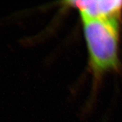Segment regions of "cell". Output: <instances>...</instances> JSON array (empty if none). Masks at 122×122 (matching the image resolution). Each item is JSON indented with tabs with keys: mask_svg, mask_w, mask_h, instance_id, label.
<instances>
[{
	"mask_svg": "<svg viewBox=\"0 0 122 122\" xmlns=\"http://www.w3.org/2000/svg\"><path fill=\"white\" fill-rule=\"evenodd\" d=\"M119 18H82L90 65L96 76L119 66Z\"/></svg>",
	"mask_w": 122,
	"mask_h": 122,
	"instance_id": "1",
	"label": "cell"
},
{
	"mask_svg": "<svg viewBox=\"0 0 122 122\" xmlns=\"http://www.w3.org/2000/svg\"><path fill=\"white\" fill-rule=\"evenodd\" d=\"M66 5L78 10L81 18H120L122 12V1H71Z\"/></svg>",
	"mask_w": 122,
	"mask_h": 122,
	"instance_id": "2",
	"label": "cell"
}]
</instances>
